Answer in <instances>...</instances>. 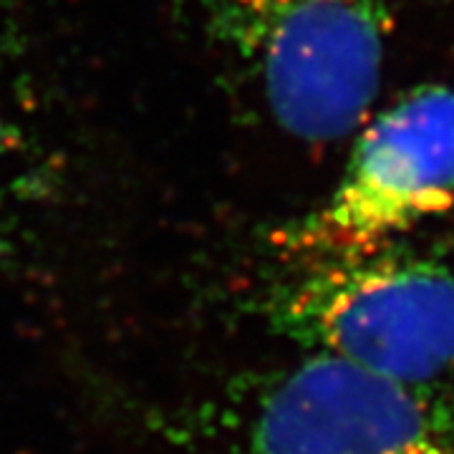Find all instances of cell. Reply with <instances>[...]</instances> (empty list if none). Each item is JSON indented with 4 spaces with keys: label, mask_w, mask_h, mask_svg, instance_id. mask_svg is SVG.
I'll return each mask as SVG.
<instances>
[{
    "label": "cell",
    "mask_w": 454,
    "mask_h": 454,
    "mask_svg": "<svg viewBox=\"0 0 454 454\" xmlns=\"http://www.w3.org/2000/svg\"><path fill=\"white\" fill-rule=\"evenodd\" d=\"M20 160H23V131L0 98V212L8 207V200L18 190Z\"/></svg>",
    "instance_id": "obj_5"
},
{
    "label": "cell",
    "mask_w": 454,
    "mask_h": 454,
    "mask_svg": "<svg viewBox=\"0 0 454 454\" xmlns=\"http://www.w3.org/2000/svg\"><path fill=\"white\" fill-rule=\"evenodd\" d=\"M240 444V454H454V396L306 354L262 381Z\"/></svg>",
    "instance_id": "obj_4"
},
{
    "label": "cell",
    "mask_w": 454,
    "mask_h": 454,
    "mask_svg": "<svg viewBox=\"0 0 454 454\" xmlns=\"http://www.w3.org/2000/svg\"><path fill=\"white\" fill-rule=\"evenodd\" d=\"M205 26L295 139L356 131L379 94L391 0H200Z\"/></svg>",
    "instance_id": "obj_1"
},
{
    "label": "cell",
    "mask_w": 454,
    "mask_h": 454,
    "mask_svg": "<svg viewBox=\"0 0 454 454\" xmlns=\"http://www.w3.org/2000/svg\"><path fill=\"white\" fill-rule=\"evenodd\" d=\"M452 210L454 86L432 83L372 119L336 190L280 243L306 262L358 258Z\"/></svg>",
    "instance_id": "obj_3"
},
{
    "label": "cell",
    "mask_w": 454,
    "mask_h": 454,
    "mask_svg": "<svg viewBox=\"0 0 454 454\" xmlns=\"http://www.w3.org/2000/svg\"><path fill=\"white\" fill-rule=\"evenodd\" d=\"M276 324L361 372L439 384L454 372V268L379 250L309 262L276 298Z\"/></svg>",
    "instance_id": "obj_2"
}]
</instances>
